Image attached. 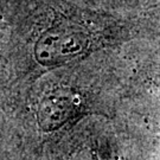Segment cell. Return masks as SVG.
<instances>
[{
  "label": "cell",
  "instance_id": "cell-1",
  "mask_svg": "<svg viewBox=\"0 0 160 160\" xmlns=\"http://www.w3.org/2000/svg\"><path fill=\"white\" fill-rule=\"evenodd\" d=\"M135 18L69 0H12L0 22V37L20 43L36 65L52 70L88 57L129 31L146 30Z\"/></svg>",
  "mask_w": 160,
  "mask_h": 160
},
{
  "label": "cell",
  "instance_id": "cell-2",
  "mask_svg": "<svg viewBox=\"0 0 160 160\" xmlns=\"http://www.w3.org/2000/svg\"><path fill=\"white\" fill-rule=\"evenodd\" d=\"M83 96L67 84L46 87L36 103V121L40 131L51 133L62 128L81 113Z\"/></svg>",
  "mask_w": 160,
  "mask_h": 160
},
{
  "label": "cell",
  "instance_id": "cell-3",
  "mask_svg": "<svg viewBox=\"0 0 160 160\" xmlns=\"http://www.w3.org/2000/svg\"><path fill=\"white\" fill-rule=\"evenodd\" d=\"M69 1L97 11L133 16V5L131 0H69Z\"/></svg>",
  "mask_w": 160,
  "mask_h": 160
},
{
  "label": "cell",
  "instance_id": "cell-4",
  "mask_svg": "<svg viewBox=\"0 0 160 160\" xmlns=\"http://www.w3.org/2000/svg\"><path fill=\"white\" fill-rule=\"evenodd\" d=\"M132 5L135 8H140V7H145V8H149L151 6H153L158 1V0H131Z\"/></svg>",
  "mask_w": 160,
  "mask_h": 160
},
{
  "label": "cell",
  "instance_id": "cell-5",
  "mask_svg": "<svg viewBox=\"0 0 160 160\" xmlns=\"http://www.w3.org/2000/svg\"><path fill=\"white\" fill-rule=\"evenodd\" d=\"M11 1L12 0H0V22H1V19L5 14L6 8L11 4Z\"/></svg>",
  "mask_w": 160,
  "mask_h": 160
}]
</instances>
